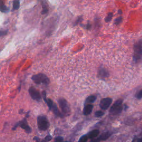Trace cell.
<instances>
[{
    "mask_svg": "<svg viewBox=\"0 0 142 142\" xmlns=\"http://www.w3.org/2000/svg\"><path fill=\"white\" fill-rule=\"evenodd\" d=\"M32 80L37 84L48 85L50 82L49 78L43 73H39L33 75L32 77Z\"/></svg>",
    "mask_w": 142,
    "mask_h": 142,
    "instance_id": "1",
    "label": "cell"
},
{
    "mask_svg": "<svg viewBox=\"0 0 142 142\" xmlns=\"http://www.w3.org/2000/svg\"><path fill=\"white\" fill-rule=\"evenodd\" d=\"M122 103L123 100L119 99L117 100L111 106V108L109 110V113L112 116H116L121 113L123 110Z\"/></svg>",
    "mask_w": 142,
    "mask_h": 142,
    "instance_id": "2",
    "label": "cell"
},
{
    "mask_svg": "<svg viewBox=\"0 0 142 142\" xmlns=\"http://www.w3.org/2000/svg\"><path fill=\"white\" fill-rule=\"evenodd\" d=\"M37 125L40 130L45 131L50 127V122L44 116H39L37 117Z\"/></svg>",
    "mask_w": 142,
    "mask_h": 142,
    "instance_id": "3",
    "label": "cell"
},
{
    "mask_svg": "<svg viewBox=\"0 0 142 142\" xmlns=\"http://www.w3.org/2000/svg\"><path fill=\"white\" fill-rule=\"evenodd\" d=\"M58 103L62 110V114L65 116L70 115L71 113V108L67 100L64 98H61L58 99Z\"/></svg>",
    "mask_w": 142,
    "mask_h": 142,
    "instance_id": "4",
    "label": "cell"
},
{
    "mask_svg": "<svg viewBox=\"0 0 142 142\" xmlns=\"http://www.w3.org/2000/svg\"><path fill=\"white\" fill-rule=\"evenodd\" d=\"M142 55V44L140 40L134 46V52L133 55V60L135 62H138L141 60Z\"/></svg>",
    "mask_w": 142,
    "mask_h": 142,
    "instance_id": "5",
    "label": "cell"
},
{
    "mask_svg": "<svg viewBox=\"0 0 142 142\" xmlns=\"http://www.w3.org/2000/svg\"><path fill=\"white\" fill-rule=\"evenodd\" d=\"M20 126L21 128H22L23 130H25V131L27 133H31L32 131V129H31V127L29 126L27 121L26 118L23 119L21 121H20L18 123H17L16 125L13 128V130H15L16 128Z\"/></svg>",
    "mask_w": 142,
    "mask_h": 142,
    "instance_id": "6",
    "label": "cell"
},
{
    "mask_svg": "<svg viewBox=\"0 0 142 142\" xmlns=\"http://www.w3.org/2000/svg\"><path fill=\"white\" fill-rule=\"evenodd\" d=\"M29 94L33 100H35L36 101L40 102L41 100V95L40 94V92L38 91L37 89L33 87H31L29 90Z\"/></svg>",
    "mask_w": 142,
    "mask_h": 142,
    "instance_id": "7",
    "label": "cell"
},
{
    "mask_svg": "<svg viewBox=\"0 0 142 142\" xmlns=\"http://www.w3.org/2000/svg\"><path fill=\"white\" fill-rule=\"evenodd\" d=\"M112 100L111 98H105L102 99L99 103L100 108L102 110H107L111 105Z\"/></svg>",
    "mask_w": 142,
    "mask_h": 142,
    "instance_id": "8",
    "label": "cell"
},
{
    "mask_svg": "<svg viewBox=\"0 0 142 142\" xmlns=\"http://www.w3.org/2000/svg\"><path fill=\"white\" fill-rule=\"evenodd\" d=\"M109 74L107 69L102 67L99 69L98 72V77L102 79H105L109 77Z\"/></svg>",
    "mask_w": 142,
    "mask_h": 142,
    "instance_id": "9",
    "label": "cell"
},
{
    "mask_svg": "<svg viewBox=\"0 0 142 142\" xmlns=\"http://www.w3.org/2000/svg\"><path fill=\"white\" fill-rule=\"evenodd\" d=\"M93 109V106L92 105H90V104L86 105L84 106L83 109V114L84 116L89 115V114H90L92 113Z\"/></svg>",
    "mask_w": 142,
    "mask_h": 142,
    "instance_id": "10",
    "label": "cell"
},
{
    "mask_svg": "<svg viewBox=\"0 0 142 142\" xmlns=\"http://www.w3.org/2000/svg\"><path fill=\"white\" fill-rule=\"evenodd\" d=\"M51 110H52V111L53 112V113L56 116H57V117H61V118L63 117V114H62V113H61L60 112V110H59V109H58V107L57 106V105H56V104L54 103H53V104Z\"/></svg>",
    "mask_w": 142,
    "mask_h": 142,
    "instance_id": "11",
    "label": "cell"
},
{
    "mask_svg": "<svg viewBox=\"0 0 142 142\" xmlns=\"http://www.w3.org/2000/svg\"><path fill=\"white\" fill-rule=\"evenodd\" d=\"M99 130L94 129V130H93L90 131V132H89L87 136L89 139H93V138L97 137L99 136Z\"/></svg>",
    "mask_w": 142,
    "mask_h": 142,
    "instance_id": "12",
    "label": "cell"
},
{
    "mask_svg": "<svg viewBox=\"0 0 142 142\" xmlns=\"http://www.w3.org/2000/svg\"><path fill=\"white\" fill-rule=\"evenodd\" d=\"M111 135L112 133L110 132V131H106V132L103 133L99 137H98V138L100 141L102 140H105L107 139H108V138L111 136Z\"/></svg>",
    "mask_w": 142,
    "mask_h": 142,
    "instance_id": "13",
    "label": "cell"
},
{
    "mask_svg": "<svg viewBox=\"0 0 142 142\" xmlns=\"http://www.w3.org/2000/svg\"><path fill=\"white\" fill-rule=\"evenodd\" d=\"M96 99H97L96 96H93V95L90 96L88 97L87 98V99H86L84 104L86 105H88V104H91L92 103H94L96 101Z\"/></svg>",
    "mask_w": 142,
    "mask_h": 142,
    "instance_id": "14",
    "label": "cell"
},
{
    "mask_svg": "<svg viewBox=\"0 0 142 142\" xmlns=\"http://www.w3.org/2000/svg\"><path fill=\"white\" fill-rule=\"evenodd\" d=\"M48 11H49V10H48V7L47 5V3L43 2L42 3V11L41 13H42V15H44L47 13Z\"/></svg>",
    "mask_w": 142,
    "mask_h": 142,
    "instance_id": "15",
    "label": "cell"
},
{
    "mask_svg": "<svg viewBox=\"0 0 142 142\" xmlns=\"http://www.w3.org/2000/svg\"><path fill=\"white\" fill-rule=\"evenodd\" d=\"M20 3L19 0H15L13 2V10H17L20 8Z\"/></svg>",
    "mask_w": 142,
    "mask_h": 142,
    "instance_id": "16",
    "label": "cell"
},
{
    "mask_svg": "<svg viewBox=\"0 0 142 142\" xmlns=\"http://www.w3.org/2000/svg\"><path fill=\"white\" fill-rule=\"evenodd\" d=\"M44 102L46 103V104H47V106H48V108H49V109L51 110L52 107V106H53V102L50 98H47L46 100H45Z\"/></svg>",
    "mask_w": 142,
    "mask_h": 142,
    "instance_id": "17",
    "label": "cell"
},
{
    "mask_svg": "<svg viewBox=\"0 0 142 142\" xmlns=\"http://www.w3.org/2000/svg\"><path fill=\"white\" fill-rule=\"evenodd\" d=\"M0 11L3 13H7L9 11V8L5 5H0Z\"/></svg>",
    "mask_w": 142,
    "mask_h": 142,
    "instance_id": "18",
    "label": "cell"
},
{
    "mask_svg": "<svg viewBox=\"0 0 142 142\" xmlns=\"http://www.w3.org/2000/svg\"><path fill=\"white\" fill-rule=\"evenodd\" d=\"M88 138L87 135H83L79 138L78 142H87Z\"/></svg>",
    "mask_w": 142,
    "mask_h": 142,
    "instance_id": "19",
    "label": "cell"
},
{
    "mask_svg": "<svg viewBox=\"0 0 142 142\" xmlns=\"http://www.w3.org/2000/svg\"><path fill=\"white\" fill-rule=\"evenodd\" d=\"M112 17H113V13L109 12V13H108V16H107V17H106V19H105V21H106V22H110V21L112 20Z\"/></svg>",
    "mask_w": 142,
    "mask_h": 142,
    "instance_id": "20",
    "label": "cell"
},
{
    "mask_svg": "<svg viewBox=\"0 0 142 142\" xmlns=\"http://www.w3.org/2000/svg\"><path fill=\"white\" fill-rule=\"evenodd\" d=\"M104 114H105V113L102 112V110H98V111H96L95 112V116L97 118L102 117Z\"/></svg>",
    "mask_w": 142,
    "mask_h": 142,
    "instance_id": "21",
    "label": "cell"
},
{
    "mask_svg": "<svg viewBox=\"0 0 142 142\" xmlns=\"http://www.w3.org/2000/svg\"><path fill=\"white\" fill-rule=\"evenodd\" d=\"M135 97H136V98L137 99L140 100L142 98V90L141 89L139 92H138L136 93V96H135Z\"/></svg>",
    "mask_w": 142,
    "mask_h": 142,
    "instance_id": "22",
    "label": "cell"
},
{
    "mask_svg": "<svg viewBox=\"0 0 142 142\" xmlns=\"http://www.w3.org/2000/svg\"><path fill=\"white\" fill-rule=\"evenodd\" d=\"M122 17H118L117 18H116L115 20V21H114V23H115L116 25H119V24L121 22H122Z\"/></svg>",
    "mask_w": 142,
    "mask_h": 142,
    "instance_id": "23",
    "label": "cell"
},
{
    "mask_svg": "<svg viewBox=\"0 0 142 142\" xmlns=\"http://www.w3.org/2000/svg\"><path fill=\"white\" fill-rule=\"evenodd\" d=\"M63 140V138L62 137H57L54 139V142H62Z\"/></svg>",
    "mask_w": 142,
    "mask_h": 142,
    "instance_id": "24",
    "label": "cell"
},
{
    "mask_svg": "<svg viewBox=\"0 0 142 142\" xmlns=\"http://www.w3.org/2000/svg\"><path fill=\"white\" fill-rule=\"evenodd\" d=\"M7 33V31L6 30H0V37L5 36L6 34Z\"/></svg>",
    "mask_w": 142,
    "mask_h": 142,
    "instance_id": "25",
    "label": "cell"
},
{
    "mask_svg": "<svg viewBox=\"0 0 142 142\" xmlns=\"http://www.w3.org/2000/svg\"><path fill=\"white\" fill-rule=\"evenodd\" d=\"M52 136H50V135H48V136H47L44 138L45 140H46L47 142L51 141L52 140Z\"/></svg>",
    "mask_w": 142,
    "mask_h": 142,
    "instance_id": "26",
    "label": "cell"
},
{
    "mask_svg": "<svg viewBox=\"0 0 142 142\" xmlns=\"http://www.w3.org/2000/svg\"><path fill=\"white\" fill-rule=\"evenodd\" d=\"M82 17H79V18H78V20H77V21H76L75 22V24H74V25H78V23H79V22H80L81 21V20H82Z\"/></svg>",
    "mask_w": 142,
    "mask_h": 142,
    "instance_id": "27",
    "label": "cell"
},
{
    "mask_svg": "<svg viewBox=\"0 0 142 142\" xmlns=\"http://www.w3.org/2000/svg\"><path fill=\"white\" fill-rule=\"evenodd\" d=\"M91 25H90V24L88 23L87 24V26H86V28H87V30H89L90 28H91Z\"/></svg>",
    "mask_w": 142,
    "mask_h": 142,
    "instance_id": "28",
    "label": "cell"
},
{
    "mask_svg": "<svg viewBox=\"0 0 142 142\" xmlns=\"http://www.w3.org/2000/svg\"><path fill=\"white\" fill-rule=\"evenodd\" d=\"M118 13H119V14H121V13H122V11H121V10H118Z\"/></svg>",
    "mask_w": 142,
    "mask_h": 142,
    "instance_id": "29",
    "label": "cell"
},
{
    "mask_svg": "<svg viewBox=\"0 0 142 142\" xmlns=\"http://www.w3.org/2000/svg\"><path fill=\"white\" fill-rule=\"evenodd\" d=\"M62 142H71V141H62Z\"/></svg>",
    "mask_w": 142,
    "mask_h": 142,
    "instance_id": "30",
    "label": "cell"
}]
</instances>
